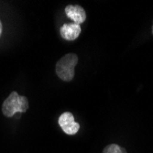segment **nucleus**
<instances>
[{"label":"nucleus","instance_id":"1","mask_svg":"<svg viewBox=\"0 0 153 153\" xmlns=\"http://www.w3.org/2000/svg\"><path fill=\"white\" fill-rule=\"evenodd\" d=\"M29 108V100L26 96H20L17 92H12L2 105V113L7 117H11L16 113H25Z\"/></svg>","mask_w":153,"mask_h":153},{"label":"nucleus","instance_id":"2","mask_svg":"<svg viewBox=\"0 0 153 153\" xmlns=\"http://www.w3.org/2000/svg\"><path fill=\"white\" fill-rule=\"evenodd\" d=\"M78 62V56L74 53H68L56 63L57 76L64 82H71L74 77V68Z\"/></svg>","mask_w":153,"mask_h":153},{"label":"nucleus","instance_id":"3","mask_svg":"<svg viewBox=\"0 0 153 153\" xmlns=\"http://www.w3.org/2000/svg\"><path fill=\"white\" fill-rule=\"evenodd\" d=\"M58 123L62 131L70 136L76 134L80 128V125L74 121V117L70 112L62 113L59 117Z\"/></svg>","mask_w":153,"mask_h":153},{"label":"nucleus","instance_id":"4","mask_svg":"<svg viewBox=\"0 0 153 153\" xmlns=\"http://www.w3.org/2000/svg\"><path fill=\"white\" fill-rule=\"evenodd\" d=\"M66 16L72 19L75 24H82L86 19V13L81 6L78 5H69L65 7Z\"/></svg>","mask_w":153,"mask_h":153},{"label":"nucleus","instance_id":"5","mask_svg":"<svg viewBox=\"0 0 153 153\" xmlns=\"http://www.w3.org/2000/svg\"><path fill=\"white\" fill-rule=\"evenodd\" d=\"M82 32L81 26L75 23H65L63 24L61 29L60 33L62 39L66 40H74L76 39Z\"/></svg>","mask_w":153,"mask_h":153},{"label":"nucleus","instance_id":"6","mask_svg":"<svg viewBox=\"0 0 153 153\" xmlns=\"http://www.w3.org/2000/svg\"><path fill=\"white\" fill-rule=\"evenodd\" d=\"M103 153H127V151L117 144H110L104 149Z\"/></svg>","mask_w":153,"mask_h":153},{"label":"nucleus","instance_id":"7","mask_svg":"<svg viewBox=\"0 0 153 153\" xmlns=\"http://www.w3.org/2000/svg\"><path fill=\"white\" fill-rule=\"evenodd\" d=\"M1 34H2V23L0 21V36H1Z\"/></svg>","mask_w":153,"mask_h":153},{"label":"nucleus","instance_id":"8","mask_svg":"<svg viewBox=\"0 0 153 153\" xmlns=\"http://www.w3.org/2000/svg\"><path fill=\"white\" fill-rule=\"evenodd\" d=\"M152 33H153V25H152Z\"/></svg>","mask_w":153,"mask_h":153}]
</instances>
